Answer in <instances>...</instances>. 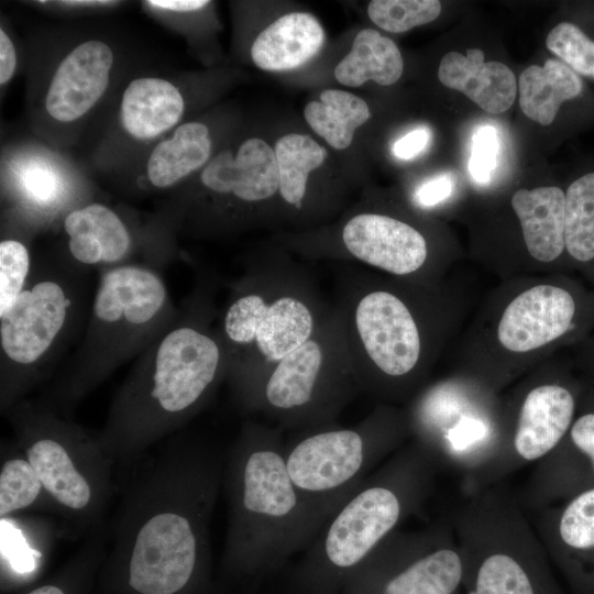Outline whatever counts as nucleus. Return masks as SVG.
<instances>
[{"mask_svg":"<svg viewBox=\"0 0 594 594\" xmlns=\"http://www.w3.org/2000/svg\"><path fill=\"white\" fill-rule=\"evenodd\" d=\"M224 458L172 437L155 454L121 469L110 562L133 594H183L209 556Z\"/></svg>","mask_w":594,"mask_h":594,"instance_id":"nucleus-1","label":"nucleus"},{"mask_svg":"<svg viewBox=\"0 0 594 594\" xmlns=\"http://www.w3.org/2000/svg\"><path fill=\"white\" fill-rule=\"evenodd\" d=\"M189 305L134 361L116 391L101 442L117 470L180 429L205 404L223 364L216 338L198 323Z\"/></svg>","mask_w":594,"mask_h":594,"instance_id":"nucleus-2","label":"nucleus"},{"mask_svg":"<svg viewBox=\"0 0 594 594\" xmlns=\"http://www.w3.org/2000/svg\"><path fill=\"white\" fill-rule=\"evenodd\" d=\"M285 454L277 440L250 428L224 458L223 563L232 571L253 574L278 566L311 544L332 516L297 490Z\"/></svg>","mask_w":594,"mask_h":594,"instance_id":"nucleus-3","label":"nucleus"},{"mask_svg":"<svg viewBox=\"0 0 594 594\" xmlns=\"http://www.w3.org/2000/svg\"><path fill=\"white\" fill-rule=\"evenodd\" d=\"M179 311L154 265L133 262L98 271L80 341L41 398L72 417L84 398L166 331Z\"/></svg>","mask_w":594,"mask_h":594,"instance_id":"nucleus-4","label":"nucleus"},{"mask_svg":"<svg viewBox=\"0 0 594 594\" xmlns=\"http://www.w3.org/2000/svg\"><path fill=\"white\" fill-rule=\"evenodd\" d=\"M89 273L65 253L34 261L10 311L0 317V411L4 415L48 377L74 339L84 333Z\"/></svg>","mask_w":594,"mask_h":594,"instance_id":"nucleus-5","label":"nucleus"},{"mask_svg":"<svg viewBox=\"0 0 594 594\" xmlns=\"http://www.w3.org/2000/svg\"><path fill=\"white\" fill-rule=\"evenodd\" d=\"M14 444L41 479L55 513L72 531L90 535L103 526L116 463L99 432L88 430L45 402L28 397L6 414Z\"/></svg>","mask_w":594,"mask_h":594,"instance_id":"nucleus-6","label":"nucleus"},{"mask_svg":"<svg viewBox=\"0 0 594 594\" xmlns=\"http://www.w3.org/2000/svg\"><path fill=\"white\" fill-rule=\"evenodd\" d=\"M388 483H363L323 525L299 571L311 594H330L343 585L395 528L405 498Z\"/></svg>","mask_w":594,"mask_h":594,"instance_id":"nucleus-7","label":"nucleus"},{"mask_svg":"<svg viewBox=\"0 0 594 594\" xmlns=\"http://www.w3.org/2000/svg\"><path fill=\"white\" fill-rule=\"evenodd\" d=\"M376 447L356 429L312 433L286 449V466L297 490L334 513L364 482Z\"/></svg>","mask_w":594,"mask_h":594,"instance_id":"nucleus-8","label":"nucleus"},{"mask_svg":"<svg viewBox=\"0 0 594 594\" xmlns=\"http://www.w3.org/2000/svg\"><path fill=\"white\" fill-rule=\"evenodd\" d=\"M312 327L307 306L287 296L268 305L257 294L240 295L229 305L223 318V333L231 344L255 343L273 362L308 341Z\"/></svg>","mask_w":594,"mask_h":594,"instance_id":"nucleus-9","label":"nucleus"},{"mask_svg":"<svg viewBox=\"0 0 594 594\" xmlns=\"http://www.w3.org/2000/svg\"><path fill=\"white\" fill-rule=\"evenodd\" d=\"M464 573L452 549H435L398 563L377 547L343 586L344 594H454Z\"/></svg>","mask_w":594,"mask_h":594,"instance_id":"nucleus-10","label":"nucleus"},{"mask_svg":"<svg viewBox=\"0 0 594 594\" xmlns=\"http://www.w3.org/2000/svg\"><path fill=\"white\" fill-rule=\"evenodd\" d=\"M355 323L369 356L382 372L400 376L416 365L419 332L399 298L381 290L367 294L356 307Z\"/></svg>","mask_w":594,"mask_h":594,"instance_id":"nucleus-11","label":"nucleus"},{"mask_svg":"<svg viewBox=\"0 0 594 594\" xmlns=\"http://www.w3.org/2000/svg\"><path fill=\"white\" fill-rule=\"evenodd\" d=\"M578 312L575 296L566 288L531 287L506 307L498 323V340L513 352L538 349L575 330Z\"/></svg>","mask_w":594,"mask_h":594,"instance_id":"nucleus-12","label":"nucleus"},{"mask_svg":"<svg viewBox=\"0 0 594 594\" xmlns=\"http://www.w3.org/2000/svg\"><path fill=\"white\" fill-rule=\"evenodd\" d=\"M113 63L109 45L89 40L74 47L56 68L45 96L47 113L72 122L87 113L106 91Z\"/></svg>","mask_w":594,"mask_h":594,"instance_id":"nucleus-13","label":"nucleus"},{"mask_svg":"<svg viewBox=\"0 0 594 594\" xmlns=\"http://www.w3.org/2000/svg\"><path fill=\"white\" fill-rule=\"evenodd\" d=\"M65 255L87 272L133 263V235L118 212L91 202L69 210L63 219Z\"/></svg>","mask_w":594,"mask_h":594,"instance_id":"nucleus-14","label":"nucleus"},{"mask_svg":"<svg viewBox=\"0 0 594 594\" xmlns=\"http://www.w3.org/2000/svg\"><path fill=\"white\" fill-rule=\"evenodd\" d=\"M342 239L356 258L396 275L417 271L427 257L422 234L388 216L358 215L344 226Z\"/></svg>","mask_w":594,"mask_h":594,"instance_id":"nucleus-15","label":"nucleus"},{"mask_svg":"<svg viewBox=\"0 0 594 594\" xmlns=\"http://www.w3.org/2000/svg\"><path fill=\"white\" fill-rule=\"evenodd\" d=\"M200 182L218 195H231L245 202L265 200L279 189L275 152L260 138L248 139L235 153L222 151L209 161Z\"/></svg>","mask_w":594,"mask_h":594,"instance_id":"nucleus-16","label":"nucleus"},{"mask_svg":"<svg viewBox=\"0 0 594 594\" xmlns=\"http://www.w3.org/2000/svg\"><path fill=\"white\" fill-rule=\"evenodd\" d=\"M575 414L573 393L557 384L534 388L521 406L514 444L527 461L549 453L569 432Z\"/></svg>","mask_w":594,"mask_h":594,"instance_id":"nucleus-17","label":"nucleus"},{"mask_svg":"<svg viewBox=\"0 0 594 594\" xmlns=\"http://www.w3.org/2000/svg\"><path fill=\"white\" fill-rule=\"evenodd\" d=\"M438 78L492 114L509 109L517 95V81L510 68L499 62H485L479 48H469L466 55L446 54L439 64Z\"/></svg>","mask_w":594,"mask_h":594,"instance_id":"nucleus-18","label":"nucleus"},{"mask_svg":"<svg viewBox=\"0 0 594 594\" xmlns=\"http://www.w3.org/2000/svg\"><path fill=\"white\" fill-rule=\"evenodd\" d=\"M323 43L324 31L312 14L292 12L261 31L251 46V57L263 70H289L315 57Z\"/></svg>","mask_w":594,"mask_h":594,"instance_id":"nucleus-19","label":"nucleus"},{"mask_svg":"<svg viewBox=\"0 0 594 594\" xmlns=\"http://www.w3.org/2000/svg\"><path fill=\"white\" fill-rule=\"evenodd\" d=\"M184 109V98L174 84L158 77H139L123 91L120 121L131 136L150 140L173 128Z\"/></svg>","mask_w":594,"mask_h":594,"instance_id":"nucleus-20","label":"nucleus"},{"mask_svg":"<svg viewBox=\"0 0 594 594\" xmlns=\"http://www.w3.org/2000/svg\"><path fill=\"white\" fill-rule=\"evenodd\" d=\"M565 193L556 186L518 189L512 197L530 255L541 262L557 260L565 250Z\"/></svg>","mask_w":594,"mask_h":594,"instance_id":"nucleus-21","label":"nucleus"},{"mask_svg":"<svg viewBox=\"0 0 594 594\" xmlns=\"http://www.w3.org/2000/svg\"><path fill=\"white\" fill-rule=\"evenodd\" d=\"M519 106L529 119L549 125L563 102L579 97L581 77L564 63L547 59L543 66L531 65L518 79Z\"/></svg>","mask_w":594,"mask_h":594,"instance_id":"nucleus-22","label":"nucleus"},{"mask_svg":"<svg viewBox=\"0 0 594 594\" xmlns=\"http://www.w3.org/2000/svg\"><path fill=\"white\" fill-rule=\"evenodd\" d=\"M211 153L208 128L200 122L179 125L151 152L146 176L155 188H168L207 164Z\"/></svg>","mask_w":594,"mask_h":594,"instance_id":"nucleus-23","label":"nucleus"},{"mask_svg":"<svg viewBox=\"0 0 594 594\" xmlns=\"http://www.w3.org/2000/svg\"><path fill=\"white\" fill-rule=\"evenodd\" d=\"M322 364L319 344L308 340L289 352L274 369L264 386V399L279 411H297L311 404Z\"/></svg>","mask_w":594,"mask_h":594,"instance_id":"nucleus-24","label":"nucleus"},{"mask_svg":"<svg viewBox=\"0 0 594 594\" xmlns=\"http://www.w3.org/2000/svg\"><path fill=\"white\" fill-rule=\"evenodd\" d=\"M404 62L396 44L378 31H360L349 54L337 65L336 79L349 87H359L369 80L382 86L395 84L402 76Z\"/></svg>","mask_w":594,"mask_h":594,"instance_id":"nucleus-25","label":"nucleus"},{"mask_svg":"<svg viewBox=\"0 0 594 594\" xmlns=\"http://www.w3.org/2000/svg\"><path fill=\"white\" fill-rule=\"evenodd\" d=\"M304 116L310 128L337 150L349 147L355 130L364 124L371 112L360 97L339 89H327L320 101L307 103Z\"/></svg>","mask_w":594,"mask_h":594,"instance_id":"nucleus-26","label":"nucleus"},{"mask_svg":"<svg viewBox=\"0 0 594 594\" xmlns=\"http://www.w3.org/2000/svg\"><path fill=\"white\" fill-rule=\"evenodd\" d=\"M0 465V517L24 510H48L55 508L36 471L26 457L13 443V448H2Z\"/></svg>","mask_w":594,"mask_h":594,"instance_id":"nucleus-27","label":"nucleus"},{"mask_svg":"<svg viewBox=\"0 0 594 594\" xmlns=\"http://www.w3.org/2000/svg\"><path fill=\"white\" fill-rule=\"evenodd\" d=\"M274 152L280 196L286 202L300 208L308 175L323 164L327 151L308 135L289 133L276 142Z\"/></svg>","mask_w":594,"mask_h":594,"instance_id":"nucleus-28","label":"nucleus"},{"mask_svg":"<svg viewBox=\"0 0 594 594\" xmlns=\"http://www.w3.org/2000/svg\"><path fill=\"white\" fill-rule=\"evenodd\" d=\"M565 251L576 262H594V172L573 180L565 191Z\"/></svg>","mask_w":594,"mask_h":594,"instance_id":"nucleus-29","label":"nucleus"},{"mask_svg":"<svg viewBox=\"0 0 594 594\" xmlns=\"http://www.w3.org/2000/svg\"><path fill=\"white\" fill-rule=\"evenodd\" d=\"M468 594H539L527 568L514 557L494 553L479 564L468 587Z\"/></svg>","mask_w":594,"mask_h":594,"instance_id":"nucleus-30","label":"nucleus"},{"mask_svg":"<svg viewBox=\"0 0 594 594\" xmlns=\"http://www.w3.org/2000/svg\"><path fill=\"white\" fill-rule=\"evenodd\" d=\"M558 532L572 554L594 561V486L580 491L565 505Z\"/></svg>","mask_w":594,"mask_h":594,"instance_id":"nucleus-31","label":"nucleus"},{"mask_svg":"<svg viewBox=\"0 0 594 594\" xmlns=\"http://www.w3.org/2000/svg\"><path fill=\"white\" fill-rule=\"evenodd\" d=\"M441 12L437 0H373L367 6L370 19L381 29L402 33L436 20Z\"/></svg>","mask_w":594,"mask_h":594,"instance_id":"nucleus-32","label":"nucleus"},{"mask_svg":"<svg viewBox=\"0 0 594 594\" xmlns=\"http://www.w3.org/2000/svg\"><path fill=\"white\" fill-rule=\"evenodd\" d=\"M31 251L19 239L0 242V317L7 315L26 287L33 270Z\"/></svg>","mask_w":594,"mask_h":594,"instance_id":"nucleus-33","label":"nucleus"},{"mask_svg":"<svg viewBox=\"0 0 594 594\" xmlns=\"http://www.w3.org/2000/svg\"><path fill=\"white\" fill-rule=\"evenodd\" d=\"M546 45L578 75L594 79V40L572 22H560L547 35Z\"/></svg>","mask_w":594,"mask_h":594,"instance_id":"nucleus-34","label":"nucleus"},{"mask_svg":"<svg viewBox=\"0 0 594 594\" xmlns=\"http://www.w3.org/2000/svg\"><path fill=\"white\" fill-rule=\"evenodd\" d=\"M499 139L494 127H479L473 134L472 154L469 170L476 183L490 182L491 173L497 164Z\"/></svg>","mask_w":594,"mask_h":594,"instance_id":"nucleus-35","label":"nucleus"},{"mask_svg":"<svg viewBox=\"0 0 594 594\" xmlns=\"http://www.w3.org/2000/svg\"><path fill=\"white\" fill-rule=\"evenodd\" d=\"M568 433L573 448L585 459L594 476V410L574 419Z\"/></svg>","mask_w":594,"mask_h":594,"instance_id":"nucleus-36","label":"nucleus"},{"mask_svg":"<svg viewBox=\"0 0 594 594\" xmlns=\"http://www.w3.org/2000/svg\"><path fill=\"white\" fill-rule=\"evenodd\" d=\"M452 187V178L448 174L438 175L417 188L415 200L422 207H432L446 200L451 195Z\"/></svg>","mask_w":594,"mask_h":594,"instance_id":"nucleus-37","label":"nucleus"},{"mask_svg":"<svg viewBox=\"0 0 594 594\" xmlns=\"http://www.w3.org/2000/svg\"><path fill=\"white\" fill-rule=\"evenodd\" d=\"M430 141V131L425 127H419L393 144V154L400 160H410L418 156Z\"/></svg>","mask_w":594,"mask_h":594,"instance_id":"nucleus-38","label":"nucleus"},{"mask_svg":"<svg viewBox=\"0 0 594 594\" xmlns=\"http://www.w3.org/2000/svg\"><path fill=\"white\" fill-rule=\"evenodd\" d=\"M16 66L14 46L8 34L0 30V84H7L13 76Z\"/></svg>","mask_w":594,"mask_h":594,"instance_id":"nucleus-39","label":"nucleus"},{"mask_svg":"<svg viewBox=\"0 0 594 594\" xmlns=\"http://www.w3.org/2000/svg\"><path fill=\"white\" fill-rule=\"evenodd\" d=\"M146 4L167 11L189 12L206 7L209 1L206 0H151Z\"/></svg>","mask_w":594,"mask_h":594,"instance_id":"nucleus-40","label":"nucleus"},{"mask_svg":"<svg viewBox=\"0 0 594 594\" xmlns=\"http://www.w3.org/2000/svg\"><path fill=\"white\" fill-rule=\"evenodd\" d=\"M26 594H67L66 591L57 584H43L37 586Z\"/></svg>","mask_w":594,"mask_h":594,"instance_id":"nucleus-41","label":"nucleus"},{"mask_svg":"<svg viewBox=\"0 0 594 594\" xmlns=\"http://www.w3.org/2000/svg\"><path fill=\"white\" fill-rule=\"evenodd\" d=\"M58 3L66 4V6H74V7H102V6H111L113 3H117L116 1H59Z\"/></svg>","mask_w":594,"mask_h":594,"instance_id":"nucleus-42","label":"nucleus"}]
</instances>
